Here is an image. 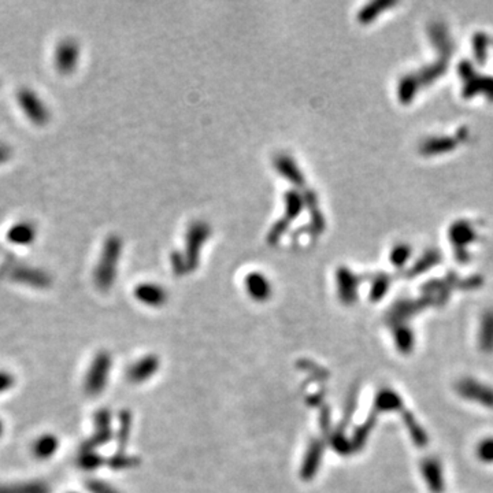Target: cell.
<instances>
[{
    "label": "cell",
    "mask_w": 493,
    "mask_h": 493,
    "mask_svg": "<svg viewBox=\"0 0 493 493\" xmlns=\"http://www.w3.org/2000/svg\"><path fill=\"white\" fill-rule=\"evenodd\" d=\"M80 61V45L73 39L62 40L55 50V66L62 74L72 73Z\"/></svg>",
    "instance_id": "cell-6"
},
{
    "label": "cell",
    "mask_w": 493,
    "mask_h": 493,
    "mask_svg": "<svg viewBox=\"0 0 493 493\" xmlns=\"http://www.w3.org/2000/svg\"><path fill=\"white\" fill-rule=\"evenodd\" d=\"M395 346L397 351L403 355H410L415 348V334L409 327L397 325L393 330Z\"/></svg>",
    "instance_id": "cell-18"
},
{
    "label": "cell",
    "mask_w": 493,
    "mask_h": 493,
    "mask_svg": "<svg viewBox=\"0 0 493 493\" xmlns=\"http://www.w3.org/2000/svg\"><path fill=\"white\" fill-rule=\"evenodd\" d=\"M3 434V422H1V419H0V436Z\"/></svg>",
    "instance_id": "cell-33"
},
{
    "label": "cell",
    "mask_w": 493,
    "mask_h": 493,
    "mask_svg": "<svg viewBox=\"0 0 493 493\" xmlns=\"http://www.w3.org/2000/svg\"><path fill=\"white\" fill-rule=\"evenodd\" d=\"M79 466L85 472H92L96 470L104 463L102 456L98 455L95 451L80 452V456L77 459Z\"/></svg>",
    "instance_id": "cell-24"
},
{
    "label": "cell",
    "mask_w": 493,
    "mask_h": 493,
    "mask_svg": "<svg viewBox=\"0 0 493 493\" xmlns=\"http://www.w3.org/2000/svg\"><path fill=\"white\" fill-rule=\"evenodd\" d=\"M0 493H51V488L42 481H29L21 484L0 485Z\"/></svg>",
    "instance_id": "cell-19"
},
{
    "label": "cell",
    "mask_w": 493,
    "mask_h": 493,
    "mask_svg": "<svg viewBox=\"0 0 493 493\" xmlns=\"http://www.w3.org/2000/svg\"><path fill=\"white\" fill-rule=\"evenodd\" d=\"M337 283H339V293L344 303H352L356 299V288L358 281L352 273L348 270L341 268L337 274Z\"/></svg>",
    "instance_id": "cell-16"
},
{
    "label": "cell",
    "mask_w": 493,
    "mask_h": 493,
    "mask_svg": "<svg viewBox=\"0 0 493 493\" xmlns=\"http://www.w3.org/2000/svg\"><path fill=\"white\" fill-rule=\"evenodd\" d=\"M38 229L29 221H22L11 226L7 232V240L16 246H29L35 242Z\"/></svg>",
    "instance_id": "cell-10"
},
{
    "label": "cell",
    "mask_w": 493,
    "mask_h": 493,
    "mask_svg": "<svg viewBox=\"0 0 493 493\" xmlns=\"http://www.w3.org/2000/svg\"><path fill=\"white\" fill-rule=\"evenodd\" d=\"M86 488L91 493H120L115 488L108 485L102 480H91L86 484Z\"/></svg>",
    "instance_id": "cell-29"
},
{
    "label": "cell",
    "mask_w": 493,
    "mask_h": 493,
    "mask_svg": "<svg viewBox=\"0 0 493 493\" xmlns=\"http://www.w3.org/2000/svg\"><path fill=\"white\" fill-rule=\"evenodd\" d=\"M403 399L396 390L384 388L380 390L374 399V409L378 412H393L403 410Z\"/></svg>",
    "instance_id": "cell-11"
},
{
    "label": "cell",
    "mask_w": 493,
    "mask_h": 493,
    "mask_svg": "<svg viewBox=\"0 0 493 493\" xmlns=\"http://www.w3.org/2000/svg\"><path fill=\"white\" fill-rule=\"evenodd\" d=\"M17 99L20 103L21 108L26 114V117L30 120V123L42 126L48 123L51 118V113L47 107V104L41 101L40 96L29 89V88H21L17 94Z\"/></svg>",
    "instance_id": "cell-4"
},
{
    "label": "cell",
    "mask_w": 493,
    "mask_h": 493,
    "mask_svg": "<svg viewBox=\"0 0 493 493\" xmlns=\"http://www.w3.org/2000/svg\"><path fill=\"white\" fill-rule=\"evenodd\" d=\"M95 428L96 429H108L111 428V412L106 409L98 411L95 415Z\"/></svg>",
    "instance_id": "cell-30"
},
{
    "label": "cell",
    "mask_w": 493,
    "mask_h": 493,
    "mask_svg": "<svg viewBox=\"0 0 493 493\" xmlns=\"http://www.w3.org/2000/svg\"><path fill=\"white\" fill-rule=\"evenodd\" d=\"M324 455V443L321 440H314L308 447L305 462L302 465V477L305 480H311L319 469Z\"/></svg>",
    "instance_id": "cell-9"
},
{
    "label": "cell",
    "mask_w": 493,
    "mask_h": 493,
    "mask_svg": "<svg viewBox=\"0 0 493 493\" xmlns=\"http://www.w3.org/2000/svg\"><path fill=\"white\" fill-rule=\"evenodd\" d=\"M123 249V243L117 236H110L104 246H103L102 256L95 268V284L102 290H108L113 287L114 280L117 277V262L120 259Z\"/></svg>",
    "instance_id": "cell-1"
},
{
    "label": "cell",
    "mask_w": 493,
    "mask_h": 493,
    "mask_svg": "<svg viewBox=\"0 0 493 493\" xmlns=\"http://www.w3.org/2000/svg\"><path fill=\"white\" fill-rule=\"evenodd\" d=\"M277 167H278V170H280L283 174L287 176L290 181H293V183H296V184H302V183H303L302 173L299 171L298 167H295L293 162H292L289 158H287V157H283V158L278 159Z\"/></svg>",
    "instance_id": "cell-26"
},
{
    "label": "cell",
    "mask_w": 493,
    "mask_h": 493,
    "mask_svg": "<svg viewBox=\"0 0 493 493\" xmlns=\"http://www.w3.org/2000/svg\"><path fill=\"white\" fill-rule=\"evenodd\" d=\"M403 421H404V425H406L407 431L410 434L411 441L416 447H421V448L426 447L429 444V434L419 424L416 416L411 411H403Z\"/></svg>",
    "instance_id": "cell-14"
},
{
    "label": "cell",
    "mask_w": 493,
    "mask_h": 493,
    "mask_svg": "<svg viewBox=\"0 0 493 493\" xmlns=\"http://www.w3.org/2000/svg\"><path fill=\"white\" fill-rule=\"evenodd\" d=\"M421 474L431 493L446 492V472L441 460L436 456L424 458L421 462Z\"/></svg>",
    "instance_id": "cell-5"
},
{
    "label": "cell",
    "mask_w": 493,
    "mask_h": 493,
    "mask_svg": "<svg viewBox=\"0 0 493 493\" xmlns=\"http://www.w3.org/2000/svg\"><path fill=\"white\" fill-rule=\"evenodd\" d=\"M130 428H132V415L128 411H123L120 415V429L117 434V440H118V452L123 453L129 436H130Z\"/></svg>",
    "instance_id": "cell-22"
},
{
    "label": "cell",
    "mask_w": 493,
    "mask_h": 493,
    "mask_svg": "<svg viewBox=\"0 0 493 493\" xmlns=\"http://www.w3.org/2000/svg\"><path fill=\"white\" fill-rule=\"evenodd\" d=\"M477 344L482 353H493V310L487 311L481 318Z\"/></svg>",
    "instance_id": "cell-12"
},
{
    "label": "cell",
    "mask_w": 493,
    "mask_h": 493,
    "mask_svg": "<svg viewBox=\"0 0 493 493\" xmlns=\"http://www.w3.org/2000/svg\"><path fill=\"white\" fill-rule=\"evenodd\" d=\"M159 369V359L154 355L144 356L126 371V378L129 382L140 384L151 378Z\"/></svg>",
    "instance_id": "cell-8"
},
{
    "label": "cell",
    "mask_w": 493,
    "mask_h": 493,
    "mask_svg": "<svg viewBox=\"0 0 493 493\" xmlns=\"http://www.w3.org/2000/svg\"><path fill=\"white\" fill-rule=\"evenodd\" d=\"M11 158V148L7 144L0 143V164L7 162Z\"/></svg>",
    "instance_id": "cell-32"
},
{
    "label": "cell",
    "mask_w": 493,
    "mask_h": 493,
    "mask_svg": "<svg viewBox=\"0 0 493 493\" xmlns=\"http://www.w3.org/2000/svg\"><path fill=\"white\" fill-rule=\"evenodd\" d=\"M60 447V440L54 434H42L32 446V452L38 459L51 458Z\"/></svg>",
    "instance_id": "cell-17"
},
{
    "label": "cell",
    "mask_w": 493,
    "mask_h": 493,
    "mask_svg": "<svg viewBox=\"0 0 493 493\" xmlns=\"http://www.w3.org/2000/svg\"><path fill=\"white\" fill-rule=\"evenodd\" d=\"M455 392L466 402L493 410V387L487 382L472 377H463L456 381Z\"/></svg>",
    "instance_id": "cell-2"
},
{
    "label": "cell",
    "mask_w": 493,
    "mask_h": 493,
    "mask_svg": "<svg viewBox=\"0 0 493 493\" xmlns=\"http://www.w3.org/2000/svg\"><path fill=\"white\" fill-rule=\"evenodd\" d=\"M10 278L16 283L25 284L28 287L48 288L51 285V277L36 267L18 266L10 271Z\"/></svg>",
    "instance_id": "cell-7"
},
{
    "label": "cell",
    "mask_w": 493,
    "mask_h": 493,
    "mask_svg": "<svg viewBox=\"0 0 493 493\" xmlns=\"http://www.w3.org/2000/svg\"><path fill=\"white\" fill-rule=\"evenodd\" d=\"M111 355L106 351H101L92 361V365L88 370L84 380V390L89 396L101 395L108 380V374L111 370Z\"/></svg>",
    "instance_id": "cell-3"
},
{
    "label": "cell",
    "mask_w": 493,
    "mask_h": 493,
    "mask_svg": "<svg viewBox=\"0 0 493 493\" xmlns=\"http://www.w3.org/2000/svg\"><path fill=\"white\" fill-rule=\"evenodd\" d=\"M388 287H390V281L385 276L377 278V281L374 283V285L371 288V292H370L371 300H380L385 295Z\"/></svg>",
    "instance_id": "cell-28"
},
{
    "label": "cell",
    "mask_w": 493,
    "mask_h": 493,
    "mask_svg": "<svg viewBox=\"0 0 493 493\" xmlns=\"http://www.w3.org/2000/svg\"><path fill=\"white\" fill-rule=\"evenodd\" d=\"M16 384V377L8 371H0V393L11 390Z\"/></svg>",
    "instance_id": "cell-31"
},
{
    "label": "cell",
    "mask_w": 493,
    "mask_h": 493,
    "mask_svg": "<svg viewBox=\"0 0 493 493\" xmlns=\"http://www.w3.org/2000/svg\"><path fill=\"white\" fill-rule=\"evenodd\" d=\"M475 456L484 465H493V436L484 437L475 447Z\"/></svg>",
    "instance_id": "cell-23"
},
{
    "label": "cell",
    "mask_w": 493,
    "mask_h": 493,
    "mask_svg": "<svg viewBox=\"0 0 493 493\" xmlns=\"http://www.w3.org/2000/svg\"><path fill=\"white\" fill-rule=\"evenodd\" d=\"M249 296L258 302H265L271 295V287L266 277L259 273H251L246 280Z\"/></svg>",
    "instance_id": "cell-13"
},
{
    "label": "cell",
    "mask_w": 493,
    "mask_h": 493,
    "mask_svg": "<svg viewBox=\"0 0 493 493\" xmlns=\"http://www.w3.org/2000/svg\"><path fill=\"white\" fill-rule=\"evenodd\" d=\"M137 300L144 305L158 307L166 302V290L155 284H142L135 289Z\"/></svg>",
    "instance_id": "cell-15"
},
{
    "label": "cell",
    "mask_w": 493,
    "mask_h": 493,
    "mask_svg": "<svg viewBox=\"0 0 493 493\" xmlns=\"http://www.w3.org/2000/svg\"><path fill=\"white\" fill-rule=\"evenodd\" d=\"M108 466L113 469V470H123V469H130V468H135L140 463V460L135 456H129L126 455L125 452L120 453L117 452L113 458L108 459Z\"/></svg>",
    "instance_id": "cell-25"
},
{
    "label": "cell",
    "mask_w": 493,
    "mask_h": 493,
    "mask_svg": "<svg viewBox=\"0 0 493 493\" xmlns=\"http://www.w3.org/2000/svg\"><path fill=\"white\" fill-rule=\"evenodd\" d=\"M332 444L334 447V450L337 452H340L341 455H347L349 452L353 451L352 448V444H351V440H348L343 431H336L334 436L332 437Z\"/></svg>",
    "instance_id": "cell-27"
},
{
    "label": "cell",
    "mask_w": 493,
    "mask_h": 493,
    "mask_svg": "<svg viewBox=\"0 0 493 493\" xmlns=\"http://www.w3.org/2000/svg\"><path fill=\"white\" fill-rule=\"evenodd\" d=\"M113 437L111 428L108 429H96L95 433L82 443L81 452L95 451L96 448L102 447L106 443H108Z\"/></svg>",
    "instance_id": "cell-20"
},
{
    "label": "cell",
    "mask_w": 493,
    "mask_h": 493,
    "mask_svg": "<svg viewBox=\"0 0 493 493\" xmlns=\"http://www.w3.org/2000/svg\"><path fill=\"white\" fill-rule=\"evenodd\" d=\"M374 422H375V415H370L369 419H368L362 426H359V428L355 431L353 437H352V440H351V444H352V448H353V450H361V448L366 444V441H368V438H369L370 431H371L373 426H374Z\"/></svg>",
    "instance_id": "cell-21"
}]
</instances>
